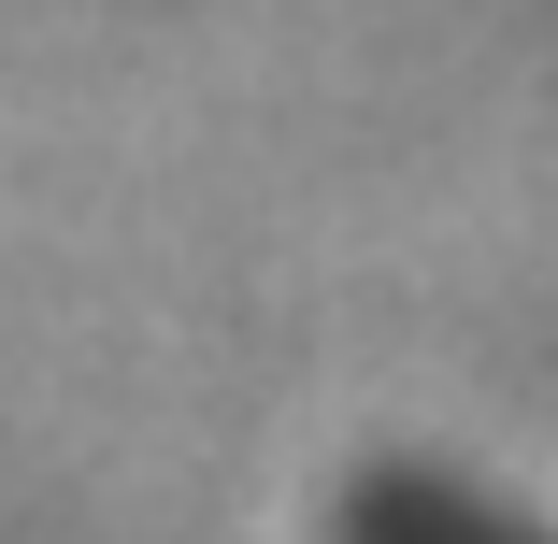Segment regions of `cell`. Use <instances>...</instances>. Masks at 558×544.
<instances>
[{
    "label": "cell",
    "mask_w": 558,
    "mask_h": 544,
    "mask_svg": "<svg viewBox=\"0 0 558 544\" xmlns=\"http://www.w3.org/2000/svg\"><path fill=\"white\" fill-rule=\"evenodd\" d=\"M344 544H544V530L487 516L473 487H444V473H373V487L344 501Z\"/></svg>",
    "instance_id": "obj_1"
}]
</instances>
